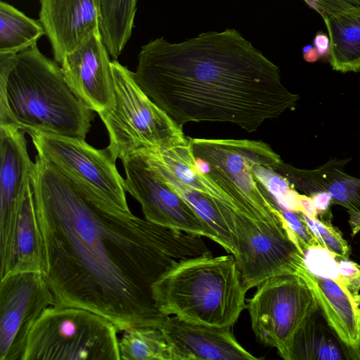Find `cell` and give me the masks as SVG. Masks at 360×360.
Here are the masks:
<instances>
[{"instance_id":"cell-1","label":"cell","mask_w":360,"mask_h":360,"mask_svg":"<svg viewBox=\"0 0 360 360\" xmlns=\"http://www.w3.org/2000/svg\"><path fill=\"white\" fill-rule=\"evenodd\" d=\"M30 182L54 305L87 309L122 332L160 328L168 316L153 285L181 261L211 254L202 236L122 210L38 155Z\"/></svg>"},{"instance_id":"cell-2","label":"cell","mask_w":360,"mask_h":360,"mask_svg":"<svg viewBox=\"0 0 360 360\" xmlns=\"http://www.w3.org/2000/svg\"><path fill=\"white\" fill-rule=\"evenodd\" d=\"M133 75L181 127L219 122L254 132L299 100L282 83L278 67L236 29L180 42L151 40L141 46Z\"/></svg>"},{"instance_id":"cell-3","label":"cell","mask_w":360,"mask_h":360,"mask_svg":"<svg viewBox=\"0 0 360 360\" xmlns=\"http://www.w3.org/2000/svg\"><path fill=\"white\" fill-rule=\"evenodd\" d=\"M94 110L72 90L58 63L37 44L0 54V124L33 133L85 140Z\"/></svg>"},{"instance_id":"cell-4","label":"cell","mask_w":360,"mask_h":360,"mask_svg":"<svg viewBox=\"0 0 360 360\" xmlns=\"http://www.w3.org/2000/svg\"><path fill=\"white\" fill-rule=\"evenodd\" d=\"M247 291L231 253L182 260L152 287L156 307L163 314L229 327L246 307Z\"/></svg>"},{"instance_id":"cell-5","label":"cell","mask_w":360,"mask_h":360,"mask_svg":"<svg viewBox=\"0 0 360 360\" xmlns=\"http://www.w3.org/2000/svg\"><path fill=\"white\" fill-rule=\"evenodd\" d=\"M111 67L114 104L98 115L108 130L107 148L113 158L122 160L141 150L186 143L188 137L182 127L142 90L133 72L116 60Z\"/></svg>"},{"instance_id":"cell-6","label":"cell","mask_w":360,"mask_h":360,"mask_svg":"<svg viewBox=\"0 0 360 360\" xmlns=\"http://www.w3.org/2000/svg\"><path fill=\"white\" fill-rule=\"evenodd\" d=\"M195 157L207 174L253 219L283 226L281 209L258 185L253 168L262 165L275 171L283 163L271 146L262 141L190 138ZM284 227V226H283Z\"/></svg>"},{"instance_id":"cell-7","label":"cell","mask_w":360,"mask_h":360,"mask_svg":"<svg viewBox=\"0 0 360 360\" xmlns=\"http://www.w3.org/2000/svg\"><path fill=\"white\" fill-rule=\"evenodd\" d=\"M118 331L87 309L52 305L32 326L22 360H120Z\"/></svg>"},{"instance_id":"cell-8","label":"cell","mask_w":360,"mask_h":360,"mask_svg":"<svg viewBox=\"0 0 360 360\" xmlns=\"http://www.w3.org/2000/svg\"><path fill=\"white\" fill-rule=\"evenodd\" d=\"M141 155L155 174L177 193L211 227L227 252H236V216L248 214L196 164L188 141L171 148L150 149ZM250 217V216H249Z\"/></svg>"},{"instance_id":"cell-9","label":"cell","mask_w":360,"mask_h":360,"mask_svg":"<svg viewBox=\"0 0 360 360\" xmlns=\"http://www.w3.org/2000/svg\"><path fill=\"white\" fill-rule=\"evenodd\" d=\"M246 307L257 338L276 348L285 360L297 331L319 309L311 290L295 274L266 279L257 286Z\"/></svg>"},{"instance_id":"cell-10","label":"cell","mask_w":360,"mask_h":360,"mask_svg":"<svg viewBox=\"0 0 360 360\" xmlns=\"http://www.w3.org/2000/svg\"><path fill=\"white\" fill-rule=\"evenodd\" d=\"M234 259L247 290L281 274L299 275L304 258L284 227L238 213Z\"/></svg>"},{"instance_id":"cell-11","label":"cell","mask_w":360,"mask_h":360,"mask_svg":"<svg viewBox=\"0 0 360 360\" xmlns=\"http://www.w3.org/2000/svg\"><path fill=\"white\" fill-rule=\"evenodd\" d=\"M37 155L70 179L85 186L124 211H131L124 179L108 148L96 149L85 140L30 134Z\"/></svg>"},{"instance_id":"cell-12","label":"cell","mask_w":360,"mask_h":360,"mask_svg":"<svg viewBox=\"0 0 360 360\" xmlns=\"http://www.w3.org/2000/svg\"><path fill=\"white\" fill-rule=\"evenodd\" d=\"M53 295L41 272L8 275L0 283V360H22L29 333Z\"/></svg>"},{"instance_id":"cell-13","label":"cell","mask_w":360,"mask_h":360,"mask_svg":"<svg viewBox=\"0 0 360 360\" xmlns=\"http://www.w3.org/2000/svg\"><path fill=\"white\" fill-rule=\"evenodd\" d=\"M121 161L125 171V191L140 203L146 219L208 238L221 245L211 227L155 174L141 155H131Z\"/></svg>"},{"instance_id":"cell-14","label":"cell","mask_w":360,"mask_h":360,"mask_svg":"<svg viewBox=\"0 0 360 360\" xmlns=\"http://www.w3.org/2000/svg\"><path fill=\"white\" fill-rule=\"evenodd\" d=\"M110 56L98 30L59 64L74 93L97 113L110 108L115 101Z\"/></svg>"},{"instance_id":"cell-15","label":"cell","mask_w":360,"mask_h":360,"mask_svg":"<svg viewBox=\"0 0 360 360\" xmlns=\"http://www.w3.org/2000/svg\"><path fill=\"white\" fill-rule=\"evenodd\" d=\"M0 255L8 257L18 212L33 163L25 133L13 126L0 124Z\"/></svg>"},{"instance_id":"cell-16","label":"cell","mask_w":360,"mask_h":360,"mask_svg":"<svg viewBox=\"0 0 360 360\" xmlns=\"http://www.w3.org/2000/svg\"><path fill=\"white\" fill-rule=\"evenodd\" d=\"M162 331L172 360L258 359L236 340L229 326H217L168 316Z\"/></svg>"},{"instance_id":"cell-17","label":"cell","mask_w":360,"mask_h":360,"mask_svg":"<svg viewBox=\"0 0 360 360\" xmlns=\"http://www.w3.org/2000/svg\"><path fill=\"white\" fill-rule=\"evenodd\" d=\"M39 22L53 50L54 60L81 46L100 30L98 0H39Z\"/></svg>"},{"instance_id":"cell-18","label":"cell","mask_w":360,"mask_h":360,"mask_svg":"<svg viewBox=\"0 0 360 360\" xmlns=\"http://www.w3.org/2000/svg\"><path fill=\"white\" fill-rule=\"evenodd\" d=\"M300 276L311 290L328 326L347 348L351 359H360V296L342 282L317 276L306 267Z\"/></svg>"},{"instance_id":"cell-19","label":"cell","mask_w":360,"mask_h":360,"mask_svg":"<svg viewBox=\"0 0 360 360\" xmlns=\"http://www.w3.org/2000/svg\"><path fill=\"white\" fill-rule=\"evenodd\" d=\"M43 265L42 239L30 176L16 217L9 254L1 262V278L21 272L42 273Z\"/></svg>"},{"instance_id":"cell-20","label":"cell","mask_w":360,"mask_h":360,"mask_svg":"<svg viewBox=\"0 0 360 360\" xmlns=\"http://www.w3.org/2000/svg\"><path fill=\"white\" fill-rule=\"evenodd\" d=\"M340 162L333 160L314 170L299 169L282 163L276 172L307 195L326 191L331 196L332 204L360 212V179L342 172Z\"/></svg>"},{"instance_id":"cell-21","label":"cell","mask_w":360,"mask_h":360,"mask_svg":"<svg viewBox=\"0 0 360 360\" xmlns=\"http://www.w3.org/2000/svg\"><path fill=\"white\" fill-rule=\"evenodd\" d=\"M330 39L329 61L335 70H360V6L323 19Z\"/></svg>"},{"instance_id":"cell-22","label":"cell","mask_w":360,"mask_h":360,"mask_svg":"<svg viewBox=\"0 0 360 360\" xmlns=\"http://www.w3.org/2000/svg\"><path fill=\"white\" fill-rule=\"evenodd\" d=\"M319 312L320 309L311 314L295 335L288 360L350 359L333 330L323 326Z\"/></svg>"},{"instance_id":"cell-23","label":"cell","mask_w":360,"mask_h":360,"mask_svg":"<svg viewBox=\"0 0 360 360\" xmlns=\"http://www.w3.org/2000/svg\"><path fill=\"white\" fill-rule=\"evenodd\" d=\"M138 0H98L100 31L110 56L116 60L130 39Z\"/></svg>"},{"instance_id":"cell-24","label":"cell","mask_w":360,"mask_h":360,"mask_svg":"<svg viewBox=\"0 0 360 360\" xmlns=\"http://www.w3.org/2000/svg\"><path fill=\"white\" fill-rule=\"evenodd\" d=\"M45 34L39 22L12 5L0 2V54H16L37 44Z\"/></svg>"},{"instance_id":"cell-25","label":"cell","mask_w":360,"mask_h":360,"mask_svg":"<svg viewBox=\"0 0 360 360\" xmlns=\"http://www.w3.org/2000/svg\"><path fill=\"white\" fill-rule=\"evenodd\" d=\"M122 360H172L169 346L158 328L136 327L119 338Z\"/></svg>"},{"instance_id":"cell-26","label":"cell","mask_w":360,"mask_h":360,"mask_svg":"<svg viewBox=\"0 0 360 360\" xmlns=\"http://www.w3.org/2000/svg\"><path fill=\"white\" fill-rule=\"evenodd\" d=\"M253 172L258 181L273 195L283 209L300 212L299 193L290 187V183L285 176L262 165L255 166Z\"/></svg>"},{"instance_id":"cell-27","label":"cell","mask_w":360,"mask_h":360,"mask_svg":"<svg viewBox=\"0 0 360 360\" xmlns=\"http://www.w3.org/2000/svg\"><path fill=\"white\" fill-rule=\"evenodd\" d=\"M300 214L322 247L338 259H349L350 248L341 232L333 226L330 220L310 218L302 212Z\"/></svg>"},{"instance_id":"cell-28","label":"cell","mask_w":360,"mask_h":360,"mask_svg":"<svg viewBox=\"0 0 360 360\" xmlns=\"http://www.w3.org/2000/svg\"><path fill=\"white\" fill-rule=\"evenodd\" d=\"M281 211L283 218L284 229L302 257L307 250L320 245L300 212L283 208L281 209Z\"/></svg>"},{"instance_id":"cell-29","label":"cell","mask_w":360,"mask_h":360,"mask_svg":"<svg viewBox=\"0 0 360 360\" xmlns=\"http://www.w3.org/2000/svg\"><path fill=\"white\" fill-rule=\"evenodd\" d=\"M303 258L306 267L314 275L340 280L338 259L321 245L307 250Z\"/></svg>"},{"instance_id":"cell-30","label":"cell","mask_w":360,"mask_h":360,"mask_svg":"<svg viewBox=\"0 0 360 360\" xmlns=\"http://www.w3.org/2000/svg\"><path fill=\"white\" fill-rule=\"evenodd\" d=\"M340 281L356 296H360V265L349 259H338Z\"/></svg>"},{"instance_id":"cell-31","label":"cell","mask_w":360,"mask_h":360,"mask_svg":"<svg viewBox=\"0 0 360 360\" xmlns=\"http://www.w3.org/2000/svg\"><path fill=\"white\" fill-rule=\"evenodd\" d=\"M325 19L330 15L354 6L345 0H303Z\"/></svg>"},{"instance_id":"cell-32","label":"cell","mask_w":360,"mask_h":360,"mask_svg":"<svg viewBox=\"0 0 360 360\" xmlns=\"http://www.w3.org/2000/svg\"><path fill=\"white\" fill-rule=\"evenodd\" d=\"M309 196L311 198L320 219L330 220V205L332 204V198L330 193L326 191H318L311 193Z\"/></svg>"},{"instance_id":"cell-33","label":"cell","mask_w":360,"mask_h":360,"mask_svg":"<svg viewBox=\"0 0 360 360\" xmlns=\"http://www.w3.org/2000/svg\"><path fill=\"white\" fill-rule=\"evenodd\" d=\"M314 47L319 53L320 57L328 56L330 52V39L322 32H317L313 41Z\"/></svg>"},{"instance_id":"cell-34","label":"cell","mask_w":360,"mask_h":360,"mask_svg":"<svg viewBox=\"0 0 360 360\" xmlns=\"http://www.w3.org/2000/svg\"><path fill=\"white\" fill-rule=\"evenodd\" d=\"M298 200L300 207V212L304 214L310 218L318 217L317 210L311 198L309 195L299 193Z\"/></svg>"},{"instance_id":"cell-35","label":"cell","mask_w":360,"mask_h":360,"mask_svg":"<svg viewBox=\"0 0 360 360\" xmlns=\"http://www.w3.org/2000/svg\"><path fill=\"white\" fill-rule=\"evenodd\" d=\"M349 214V224L352 230V236H354L360 231V212L348 210Z\"/></svg>"},{"instance_id":"cell-36","label":"cell","mask_w":360,"mask_h":360,"mask_svg":"<svg viewBox=\"0 0 360 360\" xmlns=\"http://www.w3.org/2000/svg\"><path fill=\"white\" fill-rule=\"evenodd\" d=\"M304 59L309 63H314L321 57L314 47H312L309 51L303 53Z\"/></svg>"},{"instance_id":"cell-37","label":"cell","mask_w":360,"mask_h":360,"mask_svg":"<svg viewBox=\"0 0 360 360\" xmlns=\"http://www.w3.org/2000/svg\"><path fill=\"white\" fill-rule=\"evenodd\" d=\"M351 4H354L356 6H360V0H345Z\"/></svg>"}]
</instances>
